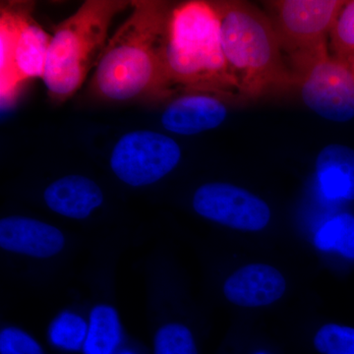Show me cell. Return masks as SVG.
I'll return each instance as SVG.
<instances>
[{
    "instance_id": "obj_1",
    "label": "cell",
    "mask_w": 354,
    "mask_h": 354,
    "mask_svg": "<svg viewBox=\"0 0 354 354\" xmlns=\"http://www.w3.org/2000/svg\"><path fill=\"white\" fill-rule=\"evenodd\" d=\"M131 15L118 30L95 65L91 87L109 102L162 100L171 97L164 62V43L171 4L131 1Z\"/></svg>"
},
{
    "instance_id": "obj_2",
    "label": "cell",
    "mask_w": 354,
    "mask_h": 354,
    "mask_svg": "<svg viewBox=\"0 0 354 354\" xmlns=\"http://www.w3.org/2000/svg\"><path fill=\"white\" fill-rule=\"evenodd\" d=\"M171 88L221 97H241L221 39L220 18L212 1L183 2L171 9L164 43Z\"/></svg>"
},
{
    "instance_id": "obj_3",
    "label": "cell",
    "mask_w": 354,
    "mask_h": 354,
    "mask_svg": "<svg viewBox=\"0 0 354 354\" xmlns=\"http://www.w3.org/2000/svg\"><path fill=\"white\" fill-rule=\"evenodd\" d=\"M228 66L241 97L254 99L297 85L271 18L244 1H212Z\"/></svg>"
},
{
    "instance_id": "obj_4",
    "label": "cell",
    "mask_w": 354,
    "mask_h": 354,
    "mask_svg": "<svg viewBox=\"0 0 354 354\" xmlns=\"http://www.w3.org/2000/svg\"><path fill=\"white\" fill-rule=\"evenodd\" d=\"M129 6L122 0H87L57 26L43 78L51 101L62 104L80 88L106 48L113 18Z\"/></svg>"
},
{
    "instance_id": "obj_5",
    "label": "cell",
    "mask_w": 354,
    "mask_h": 354,
    "mask_svg": "<svg viewBox=\"0 0 354 354\" xmlns=\"http://www.w3.org/2000/svg\"><path fill=\"white\" fill-rule=\"evenodd\" d=\"M32 4L10 2L2 4L0 16V90L1 106L16 99L22 85L44 78L51 41L32 17Z\"/></svg>"
},
{
    "instance_id": "obj_6",
    "label": "cell",
    "mask_w": 354,
    "mask_h": 354,
    "mask_svg": "<svg viewBox=\"0 0 354 354\" xmlns=\"http://www.w3.org/2000/svg\"><path fill=\"white\" fill-rule=\"evenodd\" d=\"M344 0H277L266 2L281 48L292 72L329 53L328 39Z\"/></svg>"
},
{
    "instance_id": "obj_7",
    "label": "cell",
    "mask_w": 354,
    "mask_h": 354,
    "mask_svg": "<svg viewBox=\"0 0 354 354\" xmlns=\"http://www.w3.org/2000/svg\"><path fill=\"white\" fill-rule=\"evenodd\" d=\"M305 106L324 120L354 118V72L348 59L324 53L293 71Z\"/></svg>"
},
{
    "instance_id": "obj_8",
    "label": "cell",
    "mask_w": 354,
    "mask_h": 354,
    "mask_svg": "<svg viewBox=\"0 0 354 354\" xmlns=\"http://www.w3.org/2000/svg\"><path fill=\"white\" fill-rule=\"evenodd\" d=\"M180 158V147L174 139L151 130H135L114 145L111 167L121 181L137 187L157 183Z\"/></svg>"
},
{
    "instance_id": "obj_9",
    "label": "cell",
    "mask_w": 354,
    "mask_h": 354,
    "mask_svg": "<svg viewBox=\"0 0 354 354\" xmlns=\"http://www.w3.org/2000/svg\"><path fill=\"white\" fill-rule=\"evenodd\" d=\"M193 208L209 221L245 232H259L271 220V209L264 200L228 183L200 186L193 197Z\"/></svg>"
},
{
    "instance_id": "obj_10",
    "label": "cell",
    "mask_w": 354,
    "mask_h": 354,
    "mask_svg": "<svg viewBox=\"0 0 354 354\" xmlns=\"http://www.w3.org/2000/svg\"><path fill=\"white\" fill-rule=\"evenodd\" d=\"M227 116V108L221 97L207 93L184 92L169 102L160 122L167 131L191 136L218 128Z\"/></svg>"
},
{
    "instance_id": "obj_11",
    "label": "cell",
    "mask_w": 354,
    "mask_h": 354,
    "mask_svg": "<svg viewBox=\"0 0 354 354\" xmlns=\"http://www.w3.org/2000/svg\"><path fill=\"white\" fill-rule=\"evenodd\" d=\"M0 246L11 252L48 258L64 248V236L57 227L43 221L8 216L0 221Z\"/></svg>"
},
{
    "instance_id": "obj_12",
    "label": "cell",
    "mask_w": 354,
    "mask_h": 354,
    "mask_svg": "<svg viewBox=\"0 0 354 354\" xmlns=\"http://www.w3.org/2000/svg\"><path fill=\"white\" fill-rule=\"evenodd\" d=\"M286 279L272 266L251 264L241 268L225 281L223 292L232 304L259 307L274 304L283 297Z\"/></svg>"
},
{
    "instance_id": "obj_13",
    "label": "cell",
    "mask_w": 354,
    "mask_h": 354,
    "mask_svg": "<svg viewBox=\"0 0 354 354\" xmlns=\"http://www.w3.org/2000/svg\"><path fill=\"white\" fill-rule=\"evenodd\" d=\"M48 208L71 218H86L104 202V194L95 181L86 176H68L51 183L44 193Z\"/></svg>"
},
{
    "instance_id": "obj_14",
    "label": "cell",
    "mask_w": 354,
    "mask_h": 354,
    "mask_svg": "<svg viewBox=\"0 0 354 354\" xmlns=\"http://www.w3.org/2000/svg\"><path fill=\"white\" fill-rule=\"evenodd\" d=\"M316 174L326 197L354 201V150L351 147H324L317 157Z\"/></svg>"
},
{
    "instance_id": "obj_15",
    "label": "cell",
    "mask_w": 354,
    "mask_h": 354,
    "mask_svg": "<svg viewBox=\"0 0 354 354\" xmlns=\"http://www.w3.org/2000/svg\"><path fill=\"white\" fill-rule=\"evenodd\" d=\"M120 337L118 313L113 307L99 305L91 312L85 354H111Z\"/></svg>"
},
{
    "instance_id": "obj_16",
    "label": "cell",
    "mask_w": 354,
    "mask_h": 354,
    "mask_svg": "<svg viewBox=\"0 0 354 354\" xmlns=\"http://www.w3.org/2000/svg\"><path fill=\"white\" fill-rule=\"evenodd\" d=\"M317 248L337 251L349 259H354V216L341 214L324 223L315 235Z\"/></svg>"
},
{
    "instance_id": "obj_17",
    "label": "cell",
    "mask_w": 354,
    "mask_h": 354,
    "mask_svg": "<svg viewBox=\"0 0 354 354\" xmlns=\"http://www.w3.org/2000/svg\"><path fill=\"white\" fill-rule=\"evenodd\" d=\"M88 330L87 324L80 316L64 312L51 324L50 339L59 348L79 351L85 344Z\"/></svg>"
},
{
    "instance_id": "obj_18",
    "label": "cell",
    "mask_w": 354,
    "mask_h": 354,
    "mask_svg": "<svg viewBox=\"0 0 354 354\" xmlns=\"http://www.w3.org/2000/svg\"><path fill=\"white\" fill-rule=\"evenodd\" d=\"M329 50L334 57L348 59L354 55V0L346 1L330 34Z\"/></svg>"
},
{
    "instance_id": "obj_19",
    "label": "cell",
    "mask_w": 354,
    "mask_h": 354,
    "mask_svg": "<svg viewBox=\"0 0 354 354\" xmlns=\"http://www.w3.org/2000/svg\"><path fill=\"white\" fill-rule=\"evenodd\" d=\"M155 354L198 353L188 328L180 324H169L160 328L156 335Z\"/></svg>"
},
{
    "instance_id": "obj_20",
    "label": "cell",
    "mask_w": 354,
    "mask_h": 354,
    "mask_svg": "<svg viewBox=\"0 0 354 354\" xmlns=\"http://www.w3.org/2000/svg\"><path fill=\"white\" fill-rule=\"evenodd\" d=\"M314 346L322 354H354V329L328 324L317 333Z\"/></svg>"
},
{
    "instance_id": "obj_21",
    "label": "cell",
    "mask_w": 354,
    "mask_h": 354,
    "mask_svg": "<svg viewBox=\"0 0 354 354\" xmlns=\"http://www.w3.org/2000/svg\"><path fill=\"white\" fill-rule=\"evenodd\" d=\"M1 354H44L38 342L16 328H7L0 334Z\"/></svg>"
},
{
    "instance_id": "obj_22",
    "label": "cell",
    "mask_w": 354,
    "mask_h": 354,
    "mask_svg": "<svg viewBox=\"0 0 354 354\" xmlns=\"http://www.w3.org/2000/svg\"><path fill=\"white\" fill-rule=\"evenodd\" d=\"M348 60L349 64H351V68H353V72H354V55L353 57L348 58Z\"/></svg>"
},
{
    "instance_id": "obj_23",
    "label": "cell",
    "mask_w": 354,
    "mask_h": 354,
    "mask_svg": "<svg viewBox=\"0 0 354 354\" xmlns=\"http://www.w3.org/2000/svg\"><path fill=\"white\" fill-rule=\"evenodd\" d=\"M255 354H267V353H255Z\"/></svg>"
},
{
    "instance_id": "obj_24",
    "label": "cell",
    "mask_w": 354,
    "mask_h": 354,
    "mask_svg": "<svg viewBox=\"0 0 354 354\" xmlns=\"http://www.w3.org/2000/svg\"><path fill=\"white\" fill-rule=\"evenodd\" d=\"M123 354H131V353H123Z\"/></svg>"
}]
</instances>
